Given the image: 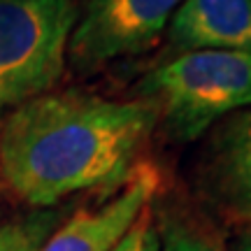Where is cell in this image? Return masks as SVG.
Masks as SVG:
<instances>
[{
  "label": "cell",
  "instance_id": "cell-4",
  "mask_svg": "<svg viewBox=\"0 0 251 251\" xmlns=\"http://www.w3.org/2000/svg\"><path fill=\"white\" fill-rule=\"evenodd\" d=\"M181 0H79L68 56L79 72L151 49Z\"/></svg>",
  "mask_w": 251,
  "mask_h": 251
},
{
  "label": "cell",
  "instance_id": "cell-7",
  "mask_svg": "<svg viewBox=\"0 0 251 251\" xmlns=\"http://www.w3.org/2000/svg\"><path fill=\"white\" fill-rule=\"evenodd\" d=\"M209 184L216 200L235 219L251 224V109L230 119L216 135Z\"/></svg>",
  "mask_w": 251,
  "mask_h": 251
},
{
  "label": "cell",
  "instance_id": "cell-6",
  "mask_svg": "<svg viewBox=\"0 0 251 251\" xmlns=\"http://www.w3.org/2000/svg\"><path fill=\"white\" fill-rule=\"evenodd\" d=\"M170 49L251 51V0H181L170 19Z\"/></svg>",
  "mask_w": 251,
  "mask_h": 251
},
{
  "label": "cell",
  "instance_id": "cell-3",
  "mask_svg": "<svg viewBox=\"0 0 251 251\" xmlns=\"http://www.w3.org/2000/svg\"><path fill=\"white\" fill-rule=\"evenodd\" d=\"M75 24V0H0V124L56 86Z\"/></svg>",
  "mask_w": 251,
  "mask_h": 251
},
{
  "label": "cell",
  "instance_id": "cell-8",
  "mask_svg": "<svg viewBox=\"0 0 251 251\" xmlns=\"http://www.w3.org/2000/svg\"><path fill=\"white\" fill-rule=\"evenodd\" d=\"M158 233H161V251H224L209 233L177 216L165 219Z\"/></svg>",
  "mask_w": 251,
  "mask_h": 251
},
{
  "label": "cell",
  "instance_id": "cell-10",
  "mask_svg": "<svg viewBox=\"0 0 251 251\" xmlns=\"http://www.w3.org/2000/svg\"><path fill=\"white\" fill-rule=\"evenodd\" d=\"M40 233V226L0 224V251H37Z\"/></svg>",
  "mask_w": 251,
  "mask_h": 251
},
{
  "label": "cell",
  "instance_id": "cell-9",
  "mask_svg": "<svg viewBox=\"0 0 251 251\" xmlns=\"http://www.w3.org/2000/svg\"><path fill=\"white\" fill-rule=\"evenodd\" d=\"M114 251H161V233L153 219L151 205L137 216L133 228L126 233V237L117 244Z\"/></svg>",
  "mask_w": 251,
  "mask_h": 251
},
{
  "label": "cell",
  "instance_id": "cell-5",
  "mask_svg": "<svg viewBox=\"0 0 251 251\" xmlns=\"http://www.w3.org/2000/svg\"><path fill=\"white\" fill-rule=\"evenodd\" d=\"M161 184L158 168L135 165L117 196L96 209L75 214L37 251H114L137 216L151 205Z\"/></svg>",
  "mask_w": 251,
  "mask_h": 251
},
{
  "label": "cell",
  "instance_id": "cell-1",
  "mask_svg": "<svg viewBox=\"0 0 251 251\" xmlns=\"http://www.w3.org/2000/svg\"><path fill=\"white\" fill-rule=\"evenodd\" d=\"M156 121L147 100L119 102L81 91L37 96L0 124V177L33 207L119 188Z\"/></svg>",
  "mask_w": 251,
  "mask_h": 251
},
{
  "label": "cell",
  "instance_id": "cell-11",
  "mask_svg": "<svg viewBox=\"0 0 251 251\" xmlns=\"http://www.w3.org/2000/svg\"><path fill=\"white\" fill-rule=\"evenodd\" d=\"M242 251H251V230L247 233V237H244V247H242Z\"/></svg>",
  "mask_w": 251,
  "mask_h": 251
},
{
  "label": "cell",
  "instance_id": "cell-2",
  "mask_svg": "<svg viewBox=\"0 0 251 251\" xmlns=\"http://www.w3.org/2000/svg\"><path fill=\"white\" fill-rule=\"evenodd\" d=\"M140 93L175 137L198 140L228 112L251 105V51L177 54L142 81Z\"/></svg>",
  "mask_w": 251,
  "mask_h": 251
}]
</instances>
